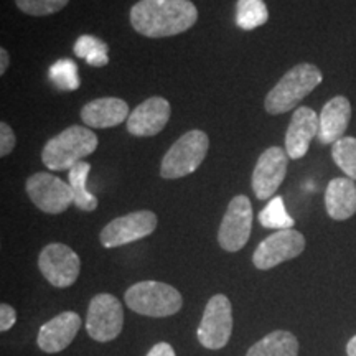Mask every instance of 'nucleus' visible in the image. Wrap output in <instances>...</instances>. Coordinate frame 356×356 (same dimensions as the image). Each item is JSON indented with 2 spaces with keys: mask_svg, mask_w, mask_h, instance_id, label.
I'll return each instance as SVG.
<instances>
[{
  "mask_svg": "<svg viewBox=\"0 0 356 356\" xmlns=\"http://www.w3.org/2000/svg\"><path fill=\"white\" fill-rule=\"evenodd\" d=\"M289 155L280 147H269L261 157L252 172V190L259 200H269L282 185L287 173Z\"/></svg>",
  "mask_w": 356,
  "mask_h": 356,
  "instance_id": "nucleus-13",
  "label": "nucleus"
},
{
  "mask_svg": "<svg viewBox=\"0 0 356 356\" xmlns=\"http://www.w3.org/2000/svg\"><path fill=\"white\" fill-rule=\"evenodd\" d=\"M208 147H210V139L203 131L195 129L184 134L163 155L160 175L165 180L190 175L203 163L208 154Z\"/></svg>",
  "mask_w": 356,
  "mask_h": 356,
  "instance_id": "nucleus-5",
  "label": "nucleus"
},
{
  "mask_svg": "<svg viewBox=\"0 0 356 356\" xmlns=\"http://www.w3.org/2000/svg\"><path fill=\"white\" fill-rule=\"evenodd\" d=\"M83 320L76 312H61L40 328L37 343L44 353H60L68 348L81 328Z\"/></svg>",
  "mask_w": 356,
  "mask_h": 356,
  "instance_id": "nucleus-15",
  "label": "nucleus"
},
{
  "mask_svg": "<svg viewBox=\"0 0 356 356\" xmlns=\"http://www.w3.org/2000/svg\"><path fill=\"white\" fill-rule=\"evenodd\" d=\"M346 355L356 356V335L351 338V340L348 341V345H346Z\"/></svg>",
  "mask_w": 356,
  "mask_h": 356,
  "instance_id": "nucleus-32",
  "label": "nucleus"
},
{
  "mask_svg": "<svg viewBox=\"0 0 356 356\" xmlns=\"http://www.w3.org/2000/svg\"><path fill=\"white\" fill-rule=\"evenodd\" d=\"M320 118L312 108L300 106L293 113L286 132V152L289 159L299 160L309 152L310 142L318 136Z\"/></svg>",
  "mask_w": 356,
  "mask_h": 356,
  "instance_id": "nucleus-16",
  "label": "nucleus"
},
{
  "mask_svg": "<svg viewBox=\"0 0 356 356\" xmlns=\"http://www.w3.org/2000/svg\"><path fill=\"white\" fill-rule=\"evenodd\" d=\"M17 322V312L12 305L2 304L0 305V330L7 332Z\"/></svg>",
  "mask_w": 356,
  "mask_h": 356,
  "instance_id": "nucleus-29",
  "label": "nucleus"
},
{
  "mask_svg": "<svg viewBox=\"0 0 356 356\" xmlns=\"http://www.w3.org/2000/svg\"><path fill=\"white\" fill-rule=\"evenodd\" d=\"M97 149V137L91 129L71 126L44 145L42 160L50 170H71Z\"/></svg>",
  "mask_w": 356,
  "mask_h": 356,
  "instance_id": "nucleus-3",
  "label": "nucleus"
},
{
  "mask_svg": "<svg viewBox=\"0 0 356 356\" xmlns=\"http://www.w3.org/2000/svg\"><path fill=\"white\" fill-rule=\"evenodd\" d=\"M70 0H15L17 7L26 15L44 17L60 12L68 6Z\"/></svg>",
  "mask_w": 356,
  "mask_h": 356,
  "instance_id": "nucleus-27",
  "label": "nucleus"
},
{
  "mask_svg": "<svg viewBox=\"0 0 356 356\" xmlns=\"http://www.w3.org/2000/svg\"><path fill=\"white\" fill-rule=\"evenodd\" d=\"M74 53L78 58L86 60L88 65L101 68L109 63L108 58V44L102 40L92 37V35H83L74 43Z\"/></svg>",
  "mask_w": 356,
  "mask_h": 356,
  "instance_id": "nucleus-23",
  "label": "nucleus"
},
{
  "mask_svg": "<svg viewBox=\"0 0 356 356\" xmlns=\"http://www.w3.org/2000/svg\"><path fill=\"white\" fill-rule=\"evenodd\" d=\"M124 300L136 314L155 318L175 315L184 305L181 293L175 287L157 280H142L134 284L124 293Z\"/></svg>",
  "mask_w": 356,
  "mask_h": 356,
  "instance_id": "nucleus-4",
  "label": "nucleus"
},
{
  "mask_svg": "<svg viewBox=\"0 0 356 356\" xmlns=\"http://www.w3.org/2000/svg\"><path fill=\"white\" fill-rule=\"evenodd\" d=\"M157 228V215L149 210L132 211L119 216L104 226L99 241L106 249L126 246L150 236Z\"/></svg>",
  "mask_w": 356,
  "mask_h": 356,
  "instance_id": "nucleus-9",
  "label": "nucleus"
},
{
  "mask_svg": "<svg viewBox=\"0 0 356 356\" xmlns=\"http://www.w3.org/2000/svg\"><path fill=\"white\" fill-rule=\"evenodd\" d=\"M269 20L264 0H238L236 3V24L243 30H254Z\"/></svg>",
  "mask_w": 356,
  "mask_h": 356,
  "instance_id": "nucleus-22",
  "label": "nucleus"
},
{
  "mask_svg": "<svg viewBox=\"0 0 356 356\" xmlns=\"http://www.w3.org/2000/svg\"><path fill=\"white\" fill-rule=\"evenodd\" d=\"M145 356H177V355L170 343H167V341H160V343L154 345Z\"/></svg>",
  "mask_w": 356,
  "mask_h": 356,
  "instance_id": "nucleus-30",
  "label": "nucleus"
},
{
  "mask_svg": "<svg viewBox=\"0 0 356 356\" xmlns=\"http://www.w3.org/2000/svg\"><path fill=\"white\" fill-rule=\"evenodd\" d=\"M333 162L343 170L351 180L356 181V139L355 137H341L332 145Z\"/></svg>",
  "mask_w": 356,
  "mask_h": 356,
  "instance_id": "nucleus-25",
  "label": "nucleus"
},
{
  "mask_svg": "<svg viewBox=\"0 0 356 356\" xmlns=\"http://www.w3.org/2000/svg\"><path fill=\"white\" fill-rule=\"evenodd\" d=\"M89 170H91V165L83 160L68 172V184L73 191L74 207L81 211H95L97 208V198L86 188Z\"/></svg>",
  "mask_w": 356,
  "mask_h": 356,
  "instance_id": "nucleus-21",
  "label": "nucleus"
},
{
  "mask_svg": "<svg viewBox=\"0 0 356 356\" xmlns=\"http://www.w3.org/2000/svg\"><path fill=\"white\" fill-rule=\"evenodd\" d=\"M124 328V307L113 293H97L89 302L86 332L95 341L108 343L121 335Z\"/></svg>",
  "mask_w": 356,
  "mask_h": 356,
  "instance_id": "nucleus-6",
  "label": "nucleus"
},
{
  "mask_svg": "<svg viewBox=\"0 0 356 356\" xmlns=\"http://www.w3.org/2000/svg\"><path fill=\"white\" fill-rule=\"evenodd\" d=\"M320 127L317 139L322 145L335 144L345 137L351 121V104L345 96H337L327 102L318 114Z\"/></svg>",
  "mask_w": 356,
  "mask_h": 356,
  "instance_id": "nucleus-17",
  "label": "nucleus"
},
{
  "mask_svg": "<svg viewBox=\"0 0 356 356\" xmlns=\"http://www.w3.org/2000/svg\"><path fill=\"white\" fill-rule=\"evenodd\" d=\"M305 249L304 234L296 229H280L267 236L252 254V262L259 270H269L282 262L296 259Z\"/></svg>",
  "mask_w": 356,
  "mask_h": 356,
  "instance_id": "nucleus-12",
  "label": "nucleus"
},
{
  "mask_svg": "<svg viewBox=\"0 0 356 356\" xmlns=\"http://www.w3.org/2000/svg\"><path fill=\"white\" fill-rule=\"evenodd\" d=\"M325 208L335 221L350 220L356 213V184L348 177L330 180L325 190Z\"/></svg>",
  "mask_w": 356,
  "mask_h": 356,
  "instance_id": "nucleus-19",
  "label": "nucleus"
},
{
  "mask_svg": "<svg viewBox=\"0 0 356 356\" xmlns=\"http://www.w3.org/2000/svg\"><path fill=\"white\" fill-rule=\"evenodd\" d=\"M246 356H299V341L291 332L275 330L252 345Z\"/></svg>",
  "mask_w": 356,
  "mask_h": 356,
  "instance_id": "nucleus-20",
  "label": "nucleus"
},
{
  "mask_svg": "<svg viewBox=\"0 0 356 356\" xmlns=\"http://www.w3.org/2000/svg\"><path fill=\"white\" fill-rule=\"evenodd\" d=\"M38 269L53 287L66 289L76 282L81 270V259L66 244L51 243L40 252Z\"/></svg>",
  "mask_w": 356,
  "mask_h": 356,
  "instance_id": "nucleus-8",
  "label": "nucleus"
},
{
  "mask_svg": "<svg viewBox=\"0 0 356 356\" xmlns=\"http://www.w3.org/2000/svg\"><path fill=\"white\" fill-rule=\"evenodd\" d=\"M259 222L267 229H293V218L289 215L282 197H274L259 213Z\"/></svg>",
  "mask_w": 356,
  "mask_h": 356,
  "instance_id": "nucleus-24",
  "label": "nucleus"
},
{
  "mask_svg": "<svg viewBox=\"0 0 356 356\" xmlns=\"http://www.w3.org/2000/svg\"><path fill=\"white\" fill-rule=\"evenodd\" d=\"M15 144L17 139L12 127L6 122L0 124V155H2V157H7L8 154H12V150L15 149Z\"/></svg>",
  "mask_w": 356,
  "mask_h": 356,
  "instance_id": "nucleus-28",
  "label": "nucleus"
},
{
  "mask_svg": "<svg viewBox=\"0 0 356 356\" xmlns=\"http://www.w3.org/2000/svg\"><path fill=\"white\" fill-rule=\"evenodd\" d=\"M7 66H8V53L6 48H2V50H0V74L6 73Z\"/></svg>",
  "mask_w": 356,
  "mask_h": 356,
  "instance_id": "nucleus-31",
  "label": "nucleus"
},
{
  "mask_svg": "<svg viewBox=\"0 0 356 356\" xmlns=\"http://www.w3.org/2000/svg\"><path fill=\"white\" fill-rule=\"evenodd\" d=\"M252 229V204L246 195L231 200L218 229V243L228 252H238L249 241Z\"/></svg>",
  "mask_w": 356,
  "mask_h": 356,
  "instance_id": "nucleus-11",
  "label": "nucleus"
},
{
  "mask_svg": "<svg viewBox=\"0 0 356 356\" xmlns=\"http://www.w3.org/2000/svg\"><path fill=\"white\" fill-rule=\"evenodd\" d=\"M233 333V307L226 296L216 293L204 307L198 325V341L208 350H221L228 345Z\"/></svg>",
  "mask_w": 356,
  "mask_h": 356,
  "instance_id": "nucleus-7",
  "label": "nucleus"
},
{
  "mask_svg": "<svg viewBox=\"0 0 356 356\" xmlns=\"http://www.w3.org/2000/svg\"><path fill=\"white\" fill-rule=\"evenodd\" d=\"M48 76L56 88L65 89V91H74L79 88L78 66L71 60H60L50 66Z\"/></svg>",
  "mask_w": 356,
  "mask_h": 356,
  "instance_id": "nucleus-26",
  "label": "nucleus"
},
{
  "mask_svg": "<svg viewBox=\"0 0 356 356\" xmlns=\"http://www.w3.org/2000/svg\"><path fill=\"white\" fill-rule=\"evenodd\" d=\"M198 20L190 0H140L131 8V24L147 38H165L184 33Z\"/></svg>",
  "mask_w": 356,
  "mask_h": 356,
  "instance_id": "nucleus-1",
  "label": "nucleus"
},
{
  "mask_svg": "<svg viewBox=\"0 0 356 356\" xmlns=\"http://www.w3.org/2000/svg\"><path fill=\"white\" fill-rule=\"evenodd\" d=\"M322 81V71L315 65H296L270 89L269 95L266 96L264 108L273 115L289 113V111L296 109L297 104L309 96Z\"/></svg>",
  "mask_w": 356,
  "mask_h": 356,
  "instance_id": "nucleus-2",
  "label": "nucleus"
},
{
  "mask_svg": "<svg viewBox=\"0 0 356 356\" xmlns=\"http://www.w3.org/2000/svg\"><path fill=\"white\" fill-rule=\"evenodd\" d=\"M170 113V102L165 97H149L129 115L127 131L137 137L157 136L167 126Z\"/></svg>",
  "mask_w": 356,
  "mask_h": 356,
  "instance_id": "nucleus-14",
  "label": "nucleus"
},
{
  "mask_svg": "<svg viewBox=\"0 0 356 356\" xmlns=\"http://www.w3.org/2000/svg\"><path fill=\"white\" fill-rule=\"evenodd\" d=\"M129 106L126 101L119 97H99L88 102L81 109V119L86 124V127L96 129H109L115 127L124 121H127Z\"/></svg>",
  "mask_w": 356,
  "mask_h": 356,
  "instance_id": "nucleus-18",
  "label": "nucleus"
},
{
  "mask_svg": "<svg viewBox=\"0 0 356 356\" xmlns=\"http://www.w3.org/2000/svg\"><path fill=\"white\" fill-rule=\"evenodd\" d=\"M25 190L35 207L48 215H60L74 203L70 184L50 173H33L26 180Z\"/></svg>",
  "mask_w": 356,
  "mask_h": 356,
  "instance_id": "nucleus-10",
  "label": "nucleus"
}]
</instances>
